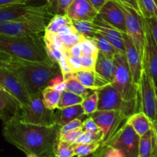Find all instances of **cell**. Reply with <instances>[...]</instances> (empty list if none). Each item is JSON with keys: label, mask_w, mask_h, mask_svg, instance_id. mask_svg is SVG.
I'll return each mask as SVG.
<instances>
[{"label": "cell", "mask_w": 157, "mask_h": 157, "mask_svg": "<svg viewBox=\"0 0 157 157\" xmlns=\"http://www.w3.org/2000/svg\"><path fill=\"white\" fill-rule=\"evenodd\" d=\"M71 23L72 20H71L66 15H54L48 22L44 32L56 34L61 26Z\"/></svg>", "instance_id": "cell-29"}, {"label": "cell", "mask_w": 157, "mask_h": 157, "mask_svg": "<svg viewBox=\"0 0 157 157\" xmlns=\"http://www.w3.org/2000/svg\"><path fill=\"white\" fill-rule=\"evenodd\" d=\"M64 81H65V90L76 94L83 97L84 98L87 97L92 90H94L83 86L81 84V82L77 79V78L75 75V73L64 75Z\"/></svg>", "instance_id": "cell-25"}, {"label": "cell", "mask_w": 157, "mask_h": 157, "mask_svg": "<svg viewBox=\"0 0 157 157\" xmlns=\"http://www.w3.org/2000/svg\"><path fill=\"white\" fill-rule=\"evenodd\" d=\"M0 86L18 101L21 107L30 103L31 94L16 74L8 67H0Z\"/></svg>", "instance_id": "cell-13"}, {"label": "cell", "mask_w": 157, "mask_h": 157, "mask_svg": "<svg viewBox=\"0 0 157 157\" xmlns=\"http://www.w3.org/2000/svg\"><path fill=\"white\" fill-rule=\"evenodd\" d=\"M124 15L126 34L128 35L135 48L140 56L143 62L145 36L141 17L136 11L123 2L117 3Z\"/></svg>", "instance_id": "cell-9"}, {"label": "cell", "mask_w": 157, "mask_h": 157, "mask_svg": "<svg viewBox=\"0 0 157 157\" xmlns=\"http://www.w3.org/2000/svg\"><path fill=\"white\" fill-rule=\"evenodd\" d=\"M144 18H145V21L147 22V26H148L153 41L157 44V17Z\"/></svg>", "instance_id": "cell-46"}, {"label": "cell", "mask_w": 157, "mask_h": 157, "mask_svg": "<svg viewBox=\"0 0 157 157\" xmlns=\"http://www.w3.org/2000/svg\"><path fill=\"white\" fill-rule=\"evenodd\" d=\"M32 0H0V7L20 3H29Z\"/></svg>", "instance_id": "cell-51"}, {"label": "cell", "mask_w": 157, "mask_h": 157, "mask_svg": "<svg viewBox=\"0 0 157 157\" xmlns=\"http://www.w3.org/2000/svg\"><path fill=\"white\" fill-rule=\"evenodd\" d=\"M43 41H44V49H45V52L47 53L49 59L52 61H53L54 63L58 64V61L61 58V57L62 56L63 54L58 49H57L52 43L49 42L48 40L43 38Z\"/></svg>", "instance_id": "cell-39"}, {"label": "cell", "mask_w": 157, "mask_h": 157, "mask_svg": "<svg viewBox=\"0 0 157 157\" xmlns=\"http://www.w3.org/2000/svg\"><path fill=\"white\" fill-rule=\"evenodd\" d=\"M145 36L144 58H143V67L144 71L147 72L153 81V84L156 85L157 78V44L153 41L147 26L145 18L141 17Z\"/></svg>", "instance_id": "cell-14"}, {"label": "cell", "mask_w": 157, "mask_h": 157, "mask_svg": "<svg viewBox=\"0 0 157 157\" xmlns=\"http://www.w3.org/2000/svg\"><path fill=\"white\" fill-rule=\"evenodd\" d=\"M93 24L97 32L104 35L118 52L124 53V44L122 32L107 24L98 15L93 21Z\"/></svg>", "instance_id": "cell-18"}, {"label": "cell", "mask_w": 157, "mask_h": 157, "mask_svg": "<svg viewBox=\"0 0 157 157\" xmlns=\"http://www.w3.org/2000/svg\"><path fill=\"white\" fill-rule=\"evenodd\" d=\"M84 38L78 43L79 44V47L80 49H81V55H86V56H93V54H92L91 50L90 49V48L87 46V44H86V42L84 41Z\"/></svg>", "instance_id": "cell-50"}, {"label": "cell", "mask_w": 157, "mask_h": 157, "mask_svg": "<svg viewBox=\"0 0 157 157\" xmlns=\"http://www.w3.org/2000/svg\"><path fill=\"white\" fill-rule=\"evenodd\" d=\"M153 157H157V153H155V154L153 156Z\"/></svg>", "instance_id": "cell-57"}, {"label": "cell", "mask_w": 157, "mask_h": 157, "mask_svg": "<svg viewBox=\"0 0 157 157\" xmlns=\"http://www.w3.org/2000/svg\"><path fill=\"white\" fill-rule=\"evenodd\" d=\"M72 25L75 30L84 38H94L96 29L94 26L93 21L73 20Z\"/></svg>", "instance_id": "cell-28"}, {"label": "cell", "mask_w": 157, "mask_h": 157, "mask_svg": "<svg viewBox=\"0 0 157 157\" xmlns=\"http://www.w3.org/2000/svg\"><path fill=\"white\" fill-rule=\"evenodd\" d=\"M102 144L101 141H97V142L91 143V144H73L74 153L75 156H86L88 155L92 154L95 151L98 150Z\"/></svg>", "instance_id": "cell-33"}, {"label": "cell", "mask_w": 157, "mask_h": 157, "mask_svg": "<svg viewBox=\"0 0 157 157\" xmlns=\"http://www.w3.org/2000/svg\"><path fill=\"white\" fill-rule=\"evenodd\" d=\"M18 58H13L9 54L0 50V67H10L15 64Z\"/></svg>", "instance_id": "cell-45"}, {"label": "cell", "mask_w": 157, "mask_h": 157, "mask_svg": "<svg viewBox=\"0 0 157 157\" xmlns=\"http://www.w3.org/2000/svg\"><path fill=\"white\" fill-rule=\"evenodd\" d=\"M122 35L124 44V54L127 58L132 80L136 86H139L144 72L142 59L128 35L126 33H123Z\"/></svg>", "instance_id": "cell-15"}, {"label": "cell", "mask_w": 157, "mask_h": 157, "mask_svg": "<svg viewBox=\"0 0 157 157\" xmlns=\"http://www.w3.org/2000/svg\"><path fill=\"white\" fill-rule=\"evenodd\" d=\"M80 61H81V70L94 71L96 58L92 56H86V55H81L80 57Z\"/></svg>", "instance_id": "cell-43"}, {"label": "cell", "mask_w": 157, "mask_h": 157, "mask_svg": "<svg viewBox=\"0 0 157 157\" xmlns=\"http://www.w3.org/2000/svg\"><path fill=\"white\" fill-rule=\"evenodd\" d=\"M103 140L102 133H90L87 131H83L79 136V137L77 139L75 144H91V143L97 142V141H101Z\"/></svg>", "instance_id": "cell-37"}, {"label": "cell", "mask_w": 157, "mask_h": 157, "mask_svg": "<svg viewBox=\"0 0 157 157\" xmlns=\"http://www.w3.org/2000/svg\"><path fill=\"white\" fill-rule=\"evenodd\" d=\"M82 122L83 121H81V119H75L60 127L59 136L64 134L67 132L71 131V130H76L78 128H82Z\"/></svg>", "instance_id": "cell-41"}, {"label": "cell", "mask_w": 157, "mask_h": 157, "mask_svg": "<svg viewBox=\"0 0 157 157\" xmlns=\"http://www.w3.org/2000/svg\"><path fill=\"white\" fill-rule=\"evenodd\" d=\"M0 50L13 58L29 61L49 59L44 49L43 36H8L0 35Z\"/></svg>", "instance_id": "cell-3"}, {"label": "cell", "mask_w": 157, "mask_h": 157, "mask_svg": "<svg viewBox=\"0 0 157 157\" xmlns=\"http://www.w3.org/2000/svg\"><path fill=\"white\" fill-rule=\"evenodd\" d=\"M83 133L82 128H78L76 129V130H71V131L67 132L64 134L61 135V136H59L58 139L60 140L64 141V142H67L68 144H74L75 143V141L77 140L78 137H79L80 135Z\"/></svg>", "instance_id": "cell-42"}, {"label": "cell", "mask_w": 157, "mask_h": 157, "mask_svg": "<svg viewBox=\"0 0 157 157\" xmlns=\"http://www.w3.org/2000/svg\"><path fill=\"white\" fill-rule=\"evenodd\" d=\"M18 117L4 123V139L26 155L55 157V146L59 138V126L25 124L18 119Z\"/></svg>", "instance_id": "cell-1"}, {"label": "cell", "mask_w": 157, "mask_h": 157, "mask_svg": "<svg viewBox=\"0 0 157 157\" xmlns=\"http://www.w3.org/2000/svg\"><path fill=\"white\" fill-rule=\"evenodd\" d=\"M26 157H38V156L33 154H29V155H26Z\"/></svg>", "instance_id": "cell-55"}, {"label": "cell", "mask_w": 157, "mask_h": 157, "mask_svg": "<svg viewBox=\"0 0 157 157\" xmlns=\"http://www.w3.org/2000/svg\"><path fill=\"white\" fill-rule=\"evenodd\" d=\"M82 130L83 131H87L90 132V133H101V130L98 127V126L97 125L96 123L94 121V120L90 117H88L87 118H86L82 122Z\"/></svg>", "instance_id": "cell-44"}, {"label": "cell", "mask_w": 157, "mask_h": 157, "mask_svg": "<svg viewBox=\"0 0 157 157\" xmlns=\"http://www.w3.org/2000/svg\"><path fill=\"white\" fill-rule=\"evenodd\" d=\"M94 157H123L121 152L105 144H101L94 153Z\"/></svg>", "instance_id": "cell-38"}, {"label": "cell", "mask_w": 157, "mask_h": 157, "mask_svg": "<svg viewBox=\"0 0 157 157\" xmlns=\"http://www.w3.org/2000/svg\"><path fill=\"white\" fill-rule=\"evenodd\" d=\"M75 75L83 86L90 90H95L110 84L97 75L95 71L81 70L75 73Z\"/></svg>", "instance_id": "cell-23"}, {"label": "cell", "mask_w": 157, "mask_h": 157, "mask_svg": "<svg viewBox=\"0 0 157 157\" xmlns=\"http://www.w3.org/2000/svg\"><path fill=\"white\" fill-rule=\"evenodd\" d=\"M18 119L25 124L38 126L54 125V110L44 107L41 91L31 95V101L27 106L21 107Z\"/></svg>", "instance_id": "cell-6"}, {"label": "cell", "mask_w": 157, "mask_h": 157, "mask_svg": "<svg viewBox=\"0 0 157 157\" xmlns=\"http://www.w3.org/2000/svg\"><path fill=\"white\" fill-rule=\"evenodd\" d=\"M156 129H151L140 137L138 157H153L157 153Z\"/></svg>", "instance_id": "cell-22"}, {"label": "cell", "mask_w": 157, "mask_h": 157, "mask_svg": "<svg viewBox=\"0 0 157 157\" xmlns=\"http://www.w3.org/2000/svg\"><path fill=\"white\" fill-rule=\"evenodd\" d=\"M0 89H2V87H1V86H0Z\"/></svg>", "instance_id": "cell-58"}, {"label": "cell", "mask_w": 157, "mask_h": 157, "mask_svg": "<svg viewBox=\"0 0 157 157\" xmlns=\"http://www.w3.org/2000/svg\"><path fill=\"white\" fill-rule=\"evenodd\" d=\"M113 1H115L116 2H117V3H120V2H122L121 1V0H113Z\"/></svg>", "instance_id": "cell-56"}, {"label": "cell", "mask_w": 157, "mask_h": 157, "mask_svg": "<svg viewBox=\"0 0 157 157\" xmlns=\"http://www.w3.org/2000/svg\"><path fill=\"white\" fill-rule=\"evenodd\" d=\"M140 137L133 127L126 123L105 145L117 150L123 157H138Z\"/></svg>", "instance_id": "cell-11"}, {"label": "cell", "mask_w": 157, "mask_h": 157, "mask_svg": "<svg viewBox=\"0 0 157 157\" xmlns=\"http://www.w3.org/2000/svg\"><path fill=\"white\" fill-rule=\"evenodd\" d=\"M90 2L91 3L92 6H94L95 9L97 10V12H99L100 9L102 8V6L107 2L108 0H89Z\"/></svg>", "instance_id": "cell-53"}, {"label": "cell", "mask_w": 157, "mask_h": 157, "mask_svg": "<svg viewBox=\"0 0 157 157\" xmlns=\"http://www.w3.org/2000/svg\"><path fill=\"white\" fill-rule=\"evenodd\" d=\"M156 1H157V0H156Z\"/></svg>", "instance_id": "cell-59"}, {"label": "cell", "mask_w": 157, "mask_h": 157, "mask_svg": "<svg viewBox=\"0 0 157 157\" xmlns=\"http://www.w3.org/2000/svg\"><path fill=\"white\" fill-rule=\"evenodd\" d=\"M137 4L142 17H157L156 0H137Z\"/></svg>", "instance_id": "cell-32"}, {"label": "cell", "mask_w": 157, "mask_h": 157, "mask_svg": "<svg viewBox=\"0 0 157 157\" xmlns=\"http://www.w3.org/2000/svg\"><path fill=\"white\" fill-rule=\"evenodd\" d=\"M49 17L40 16L0 23V35L30 36L44 32Z\"/></svg>", "instance_id": "cell-7"}, {"label": "cell", "mask_w": 157, "mask_h": 157, "mask_svg": "<svg viewBox=\"0 0 157 157\" xmlns=\"http://www.w3.org/2000/svg\"><path fill=\"white\" fill-rule=\"evenodd\" d=\"M40 16H53L49 12L47 3L43 5L20 3L0 7V23Z\"/></svg>", "instance_id": "cell-8"}, {"label": "cell", "mask_w": 157, "mask_h": 157, "mask_svg": "<svg viewBox=\"0 0 157 157\" xmlns=\"http://www.w3.org/2000/svg\"><path fill=\"white\" fill-rule=\"evenodd\" d=\"M21 105L4 89H0V119L6 123L19 115Z\"/></svg>", "instance_id": "cell-19"}, {"label": "cell", "mask_w": 157, "mask_h": 157, "mask_svg": "<svg viewBox=\"0 0 157 157\" xmlns=\"http://www.w3.org/2000/svg\"><path fill=\"white\" fill-rule=\"evenodd\" d=\"M121 1L123 3L127 5V6H129L130 7H131L132 9H134V10L136 11V12L141 16L139 6H138V4H137V0H121Z\"/></svg>", "instance_id": "cell-52"}, {"label": "cell", "mask_w": 157, "mask_h": 157, "mask_svg": "<svg viewBox=\"0 0 157 157\" xmlns=\"http://www.w3.org/2000/svg\"><path fill=\"white\" fill-rule=\"evenodd\" d=\"M94 71L97 75H99L103 79L107 81L110 84L113 83L115 71H116L113 58L104 55L102 52H98L95 61Z\"/></svg>", "instance_id": "cell-21"}, {"label": "cell", "mask_w": 157, "mask_h": 157, "mask_svg": "<svg viewBox=\"0 0 157 157\" xmlns=\"http://www.w3.org/2000/svg\"><path fill=\"white\" fill-rule=\"evenodd\" d=\"M8 68L16 74L31 95L41 91L52 78L61 74L58 64L50 59L44 61L18 59L14 65Z\"/></svg>", "instance_id": "cell-2"}, {"label": "cell", "mask_w": 157, "mask_h": 157, "mask_svg": "<svg viewBox=\"0 0 157 157\" xmlns=\"http://www.w3.org/2000/svg\"><path fill=\"white\" fill-rule=\"evenodd\" d=\"M113 61L116 71L114 79L110 84L119 92L125 101H140L139 86H136L133 82L125 54L121 52L117 53L113 56Z\"/></svg>", "instance_id": "cell-5"}, {"label": "cell", "mask_w": 157, "mask_h": 157, "mask_svg": "<svg viewBox=\"0 0 157 157\" xmlns=\"http://www.w3.org/2000/svg\"><path fill=\"white\" fill-rule=\"evenodd\" d=\"M58 66H59L61 74L63 75V77L66 75H68V74L73 73L71 68L68 63H67V57L64 55H62V56L61 57V58H60L59 61H58Z\"/></svg>", "instance_id": "cell-47"}, {"label": "cell", "mask_w": 157, "mask_h": 157, "mask_svg": "<svg viewBox=\"0 0 157 157\" xmlns=\"http://www.w3.org/2000/svg\"><path fill=\"white\" fill-rule=\"evenodd\" d=\"M98 94V110H117L127 117L140 111V101H127L110 84L95 90Z\"/></svg>", "instance_id": "cell-4"}, {"label": "cell", "mask_w": 157, "mask_h": 157, "mask_svg": "<svg viewBox=\"0 0 157 157\" xmlns=\"http://www.w3.org/2000/svg\"><path fill=\"white\" fill-rule=\"evenodd\" d=\"M83 101H84L83 97L67 91V90H64L61 94V98H60V101L57 108H63V107L79 105V104H82Z\"/></svg>", "instance_id": "cell-27"}, {"label": "cell", "mask_w": 157, "mask_h": 157, "mask_svg": "<svg viewBox=\"0 0 157 157\" xmlns=\"http://www.w3.org/2000/svg\"><path fill=\"white\" fill-rule=\"evenodd\" d=\"M94 153H95V152H94ZM94 153H92V154L88 155V156H73V157H94Z\"/></svg>", "instance_id": "cell-54"}, {"label": "cell", "mask_w": 157, "mask_h": 157, "mask_svg": "<svg viewBox=\"0 0 157 157\" xmlns=\"http://www.w3.org/2000/svg\"><path fill=\"white\" fill-rule=\"evenodd\" d=\"M48 86L52 88L55 89V90H58L59 92H62L64 90H65V81H64V77L61 74L56 75L54 78H52V79L49 81Z\"/></svg>", "instance_id": "cell-40"}, {"label": "cell", "mask_w": 157, "mask_h": 157, "mask_svg": "<svg viewBox=\"0 0 157 157\" xmlns=\"http://www.w3.org/2000/svg\"><path fill=\"white\" fill-rule=\"evenodd\" d=\"M98 12L89 0H74L67 9L66 15L71 20L93 21Z\"/></svg>", "instance_id": "cell-17"}, {"label": "cell", "mask_w": 157, "mask_h": 157, "mask_svg": "<svg viewBox=\"0 0 157 157\" xmlns=\"http://www.w3.org/2000/svg\"><path fill=\"white\" fill-rule=\"evenodd\" d=\"M66 56V55H65ZM67 57V61L68 63L69 66L71 68L73 73L79 71L81 70V61H80L79 57H74V56H66Z\"/></svg>", "instance_id": "cell-48"}, {"label": "cell", "mask_w": 157, "mask_h": 157, "mask_svg": "<svg viewBox=\"0 0 157 157\" xmlns=\"http://www.w3.org/2000/svg\"><path fill=\"white\" fill-rule=\"evenodd\" d=\"M90 117L96 123L102 133V144H107L127 123L128 118V117L120 111L106 110H97Z\"/></svg>", "instance_id": "cell-10"}, {"label": "cell", "mask_w": 157, "mask_h": 157, "mask_svg": "<svg viewBox=\"0 0 157 157\" xmlns=\"http://www.w3.org/2000/svg\"><path fill=\"white\" fill-rule=\"evenodd\" d=\"M98 15L117 30L126 33L124 15L117 2L113 0H108L100 9Z\"/></svg>", "instance_id": "cell-16"}, {"label": "cell", "mask_w": 157, "mask_h": 157, "mask_svg": "<svg viewBox=\"0 0 157 157\" xmlns=\"http://www.w3.org/2000/svg\"><path fill=\"white\" fill-rule=\"evenodd\" d=\"M127 123L133 127L134 131L140 136L145 134L147 132H148L151 129H156V127H153V124L150 122L149 118L141 111L130 115L127 118Z\"/></svg>", "instance_id": "cell-24"}, {"label": "cell", "mask_w": 157, "mask_h": 157, "mask_svg": "<svg viewBox=\"0 0 157 157\" xmlns=\"http://www.w3.org/2000/svg\"><path fill=\"white\" fill-rule=\"evenodd\" d=\"M87 117L81 104L54 110V124L59 127L75 119H81L84 121Z\"/></svg>", "instance_id": "cell-20"}, {"label": "cell", "mask_w": 157, "mask_h": 157, "mask_svg": "<svg viewBox=\"0 0 157 157\" xmlns=\"http://www.w3.org/2000/svg\"><path fill=\"white\" fill-rule=\"evenodd\" d=\"M140 111L156 128V85L147 72L144 71L139 84Z\"/></svg>", "instance_id": "cell-12"}, {"label": "cell", "mask_w": 157, "mask_h": 157, "mask_svg": "<svg viewBox=\"0 0 157 157\" xmlns=\"http://www.w3.org/2000/svg\"><path fill=\"white\" fill-rule=\"evenodd\" d=\"M94 38L95 41H96L97 45H98L99 52H102L104 55L113 58V56H114L117 53H120V52H118L113 47V45L109 42L108 40H107L104 35L100 34L99 32H98L97 31L96 33H95L94 35Z\"/></svg>", "instance_id": "cell-30"}, {"label": "cell", "mask_w": 157, "mask_h": 157, "mask_svg": "<svg viewBox=\"0 0 157 157\" xmlns=\"http://www.w3.org/2000/svg\"><path fill=\"white\" fill-rule=\"evenodd\" d=\"M98 94L95 90H92L87 97L84 98V101L81 105L85 115H87V117H90L94 112L98 110Z\"/></svg>", "instance_id": "cell-34"}, {"label": "cell", "mask_w": 157, "mask_h": 157, "mask_svg": "<svg viewBox=\"0 0 157 157\" xmlns=\"http://www.w3.org/2000/svg\"><path fill=\"white\" fill-rule=\"evenodd\" d=\"M61 92L55 90V89L48 86L44 87L41 90V98H42V102L44 107L49 110H55L58 107V104L61 98Z\"/></svg>", "instance_id": "cell-26"}, {"label": "cell", "mask_w": 157, "mask_h": 157, "mask_svg": "<svg viewBox=\"0 0 157 157\" xmlns=\"http://www.w3.org/2000/svg\"><path fill=\"white\" fill-rule=\"evenodd\" d=\"M55 157H73L75 156L73 144H68L58 139L55 146Z\"/></svg>", "instance_id": "cell-35"}, {"label": "cell", "mask_w": 157, "mask_h": 157, "mask_svg": "<svg viewBox=\"0 0 157 157\" xmlns=\"http://www.w3.org/2000/svg\"><path fill=\"white\" fill-rule=\"evenodd\" d=\"M60 40L61 41L62 44H64V48H65V54H67V49L71 47V45L75 44H78L83 38H84V36H82L81 35H80L78 32H71V33L66 34V35H58Z\"/></svg>", "instance_id": "cell-36"}, {"label": "cell", "mask_w": 157, "mask_h": 157, "mask_svg": "<svg viewBox=\"0 0 157 157\" xmlns=\"http://www.w3.org/2000/svg\"><path fill=\"white\" fill-rule=\"evenodd\" d=\"M64 55H66V56L79 57L80 58L81 55V49H80L79 44H75L71 46V47L67 49V54Z\"/></svg>", "instance_id": "cell-49"}, {"label": "cell", "mask_w": 157, "mask_h": 157, "mask_svg": "<svg viewBox=\"0 0 157 157\" xmlns=\"http://www.w3.org/2000/svg\"><path fill=\"white\" fill-rule=\"evenodd\" d=\"M50 13L54 15H66L67 9L74 0H46Z\"/></svg>", "instance_id": "cell-31"}]
</instances>
